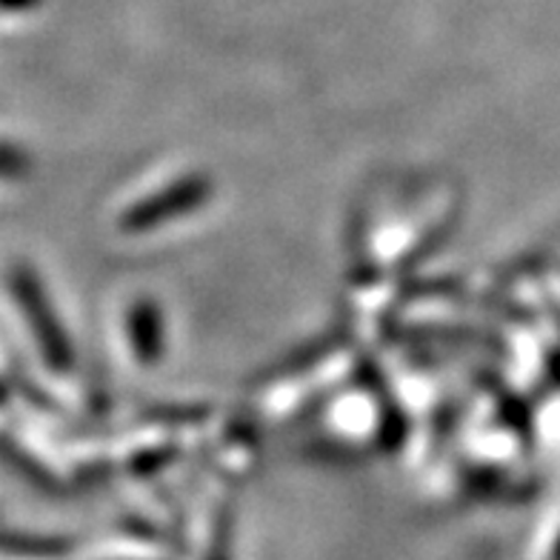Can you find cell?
<instances>
[{
	"instance_id": "obj_1",
	"label": "cell",
	"mask_w": 560,
	"mask_h": 560,
	"mask_svg": "<svg viewBox=\"0 0 560 560\" xmlns=\"http://www.w3.org/2000/svg\"><path fill=\"white\" fill-rule=\"evenodd\" d=\"M207 198V184L203 180H192V184H180V189H172L166 195H155L149 198L143 207H138L129 218V226L147 229L152 223L170 221L175 214L186 212V207H198L200 200Z\"/></svg>"
}]
</instances>
